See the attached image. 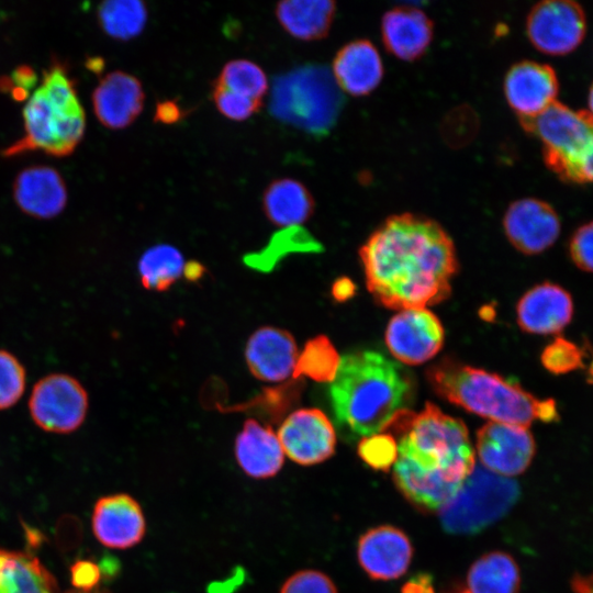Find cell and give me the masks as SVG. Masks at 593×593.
<instances>
[{
    "label": "cell",
    "instance_id": "6da1fadb",
    "mask_svg": "<svg viewBox=\"0 0 593 593\" xmlns=\"http://www.w3.org/2000/svg\"><path fill=\"white\" fill-rule=\"evenodd\" d=\"M368 291L389 309H425L450 294L455 246L435 221L411 213L384 221L361 246Z\"/></svg>",
    "mask_w": 593,
    "mask_h": 593
},
{
    "label": "cell",
    "instance_id": "7a4b0ae2",
    "mask_svg": "<svg viewBox=\"0 0 593 593\" xmlns=\"http://www.w3.org/2000/svg\"><path fill=\"white\" fill-rule=\"evenodd\" d=\"M407 422L398 445L394 484L417 510L440 512L475 467L468 429L432 403Z\"/></svg>",
    "mask_w": 593,
    "mask_h": 593
},
{
    "label": "cell",
    "instance_id": "3957f363",
    "mask_svg": "<svg viewBox=\"0 0 593 593\" xmlns=\"http://www.w3.org/2000/svg\"><path fill=\"white\" fill-rule=\"evenodd\" d=\"M328 396L340 435L355 441L394 424L412 401L413 384L399 363L363 350L340 359Z\"/></svg>",
    "mask_w": 593,
    "mask_h": 593
},
{
    "label": "cell",
    "instance_id": "277c9868",
    "mask_svg": "<svg viewBox=\"0 0 593 593\" xmlns=\"http://www.w3.org/2000/svg\"><path fill=\"white\" fill-rule=\"evenodd\" d=\"M434 391L447 401L491 422L527 428L535 419L556 422L555 400H539L508 379L445 359L427 371Z\"/></svg>",
    "mask_w": 593,
    "mask_h": 593
},
{
    "label": "cell",
    "instance_id": "5b68a950",
    "mask_svg": "<svg viewBox=\"0 0 593 593\" xmlns=\"http://www.w3.org/2000/svg\"><path fill=\"white\" fill-rule=\"evenodd\" d=\"M23 134L3 149L7 157L30 150L63 157L83 137L86 116L66 69L54 63L44 70L40 85L23 108Z\"/></svg>",
    "mask_w": 593,
    "mask_h": 593
},
{
    "label": "cell",
    "instance_id": "8992f818",
    "mask_svg": "<svg viewBox=\"0 0 593 593\" xmlns=\"http://www.w3.org/2000/svg\"><path fill=\"white\" fill-rule=\"evenodd\" d=\"M519 122L541 142L548 169L566 182L593 183V115L589 111L555 101Z\"/></svg>",
    "mask_w": 593,
    "mask_h": 593
},
{
    "label": "cell",
    "instance_id": "52a82bcc",
    "mask_svg": "<svg viewBox=\"0 0 593 593\" xmlns=\"http://www.w3.org/2000/svg\"><path fill=\"white\" fill-rule=\"evenodd\" d=\"M343 104L333 74L321 65H304L275 78L269 112L278 121L309 134L325 135Z\"/></svg>",
    "mask_w": 593,
    "mask_h": 593
},
{
    "label": "cell",
    "instance_id": "ba28073f",
    "mask_svg": "<svg viewBox=\"0 0 593 593\" xmlns=\"http://www.w3.org/2000/svg\"><path fill=\"white\" fill-rule=\"evenodd\" d=\"M517 483L475 466L456 496L440 511L450 534L471 535L503 517L518 499Z\"/></svg>",
    "mask_w": 593,
    "mask_h": 593
},
{
    "label": "cell",
    "instance_id": "9c48e42d",
    "mask_svg": "<svg viewBox=\"0 0 593 593\" xmlns=\"http://www.w3.org/2000/svg\"><path fill=\"white\" fill-rule=\"evenodd\" d=\"M89 407L83 385L66 373H51L40 379L29 399L33 422L43 430L69 434L86 419Z\"/></svg>",
    "mask_w": 593,
    "mask_h": 593
},
{
    "label": "cell",
    "instance_id": "30bf717a",
    "mask_svg": "<svg viewBox=\"0 0 593 593\" xmlns=\"http://www.w3.org/2000/svg\"><path fill=\"white\" fill-rule=\"evenodd\" d=\"M529 42L539 52L563 56L573 52L586 33L582 7L571 0H545L533 7L526 21Z\"/></svg>",
    "mask_w": 593,
    "mask_h": 593
},
{
    "label": "cell",
    "instance_id": "8fae6325",
    "mask_svg": "<svg viewBox=\"0 0 593 593\" xmlns=\"http://www.w3.org/2000/svg\"><path fill=\"white\" fill-rule=\"evenodd\" d=\"M277 436L284 455L301 466L321 463L335 452V429L318 409L292 412L282 422Z\"/></svg>",
    "mask_w": 593,
    "mask_h": 593
},
{
    "label": "cell",
    "instance_id": "7c38bea8",
    "mask_svg": "<svg viewBox=\"0 0 593 593\" xmlns=\"http://www.w3.org/2000/svg\"><path fill=\"white\" fill-rule=\"evenodd\" d=\"M530 432L521 426L489 422L477 433V452L489 471L502 477L523 473L535 456Z\"/></svg>",
    "mask_w": 593,
    "mask_h": 593
},
{
    "label": "cell",
    "instance_id": "4fadbf2b",
    "mask_svg": "<svg viewBox=\"0 0 593 593\" xmlns=\"http://www.w3.org/2000/svg\"><path fill=\"white\" fill-rule=\"evenodd\" d=\"M444 336V328L434 313L426 309H407L389 322L385 343L396 359L419 365L439 351Z\"/></svg>",
    "mask_w": 593,
    "mask_h": 593
},
{
    "label": "cell",
    "instance_id": "5bb4252c",
    "mask_svg": "<svg viewBox=\"0 0 593 593\" xmlns=\"http://www.w3.org/2000/svg\"><path fill=\"white\" fill-rule=\"evenodd\" d=\"M503 227L510 243L518 251L537 255L556 243L561 223L549 203L535 198H525L507 208Z\"/></svg>",
    "mask_w": 593,
    "mask_h": 593
},
{
    "label": "cell",
    "instance_id": "9a60e30c",
    "mask_svg": "<svg viewBox=\"0 0 593 593\" xmlns=\"http://www.w3.org/2000/svg\"><path fill=\"white\" fill-rule=\"evenodd\" d=\"M91 525L97 540L112 549L132 548L146 534L142 506L126 493L100 497L93 506Z\"/></svg>",
    "mask_w": 593,
    "mask_h": 593
},
{
    "label": "cell",
    "instance_id": "2e32d148",
    "mask_svg": "<svg viewBox=\"0 0 593 593\" xmlns=\"http://www.w3.org/2000/svg\"><path fill=\"white\" fill-rule=\"evenodd\" d=\"M559 92L555 69L533 60L514 64L504 78V94L519 120L530 119L552 104Z\"/></svg>",
    "mask_w": 593,
    "mask_h": 593
},
{
    "label": "cell",
    "instance_id": "e0dca14e",
    "mask_svg": "<svg viewBox=\"0 0 593 593\" xmlns=\"http://www.w3.org/2000/svg\"><path fill=\"white\" fill-rule=\"evenodd\" d=\"M357 557L371 579L394 580L406 572L413 557V547L404 532L383 525L361 535Z\"/></svg>",
    "mask_w": 593,
    "mask_h": 593
},
{
    "label": "cell",
    "instance_id": "ac0fdd59",
    "mask_svg": "<svg viewBox=\"0 0 593 593\" xmlns=\"http://www.w3.org/2000/svg\"><path fill=\"white\" fill-rule=\"evenodd\" d=\"M516 314L522 331L537 335H555L571 322L573 301L562 287L542 282L519 299Z\"/></svg>",
    "mask_w": 593,
    "mask_h": 593
},
{
    "label": "cell",
    "instance_id": "d6986e66",
    "mask_svg": "<svg viewBox=\"0 0 593 593\" xmlns=\"http://www.w3.org/2000/svg\"><path fill=\"white\" fill-rule=\"evenodd\" d=\"M299 350L293 336L279 327L264 326L255 331L245 348L251 374L266 382H280L293 374Z\"/></svg>",
    "mask_w": 593,
    "mask_h": 593
},
{
    "label": "cell",
    "instance_id": "ffe728a7",
    "mask_svg": "<svg viewBox=\"0 0 593 593\" xmlns=\"http://www.w3.org/2000/svg\"><path fill=\"white\" fill-rule=\"evenodd\" d=\"M145 93L133 75L115 70L107 74L92 92V108L99 122L111 130L133 123L144 107Z\"/></svg>",
    "mask_w": 593,
    "mask_h": 593
},
{
    "label": "cell",
    "instance_id": "44dd1931",
    "mask_svg": "<svg viewBox=\"0 0 593 593\" xmlns=\"http://www.w3.org/2000/svg\"><path fill=\"white\" fill-rule=\"evenodd\" d=\"M13 197L21 211L36 219L58 215L67 203V189L60 174L48 166L23 169L13 183Z\"/></svg>",
    "mask_w": 593,
    "mask_h": 593
},
{
    "label": "cell",
    "instance_id": "7402d4cb",
    "mask_svg": "<svg viewBox=\"0 0 593 593\" xmlns=\"http://www.w3.org/2000/svg\"><path fill=\"white\" fill-rule=\"evenodd\" d=\"M234 452L244 473L258 480L278 474L286 456L277 434L256 419L244 423L235 439Z\"/></svg>",
    "mask_w": 593,
    "mask_h": 593
},
{
    "label": "cell",
    "instance_id": "603a6c76",
    "mask_svg": "<svg viewBox=\"0 0 593 593\" xmlns=\"http://www.w3.org/2000/svg\"><path fill=\"white\" fill-rule=\"evenodd\" d=\"M332 74L340 90L354 97L366 96L383 77L382 59L371 42L353 41L336 54Z\"/></svg>",
    "mask_w": 593,
    "mask_h": 593
},
{
    "label": "cell",
    "instance_id": "cb8c5ba5",
    "mask_svg": "<svg viewBox=\"0 0 593 593\" xmlns=\"http://www.w3.org/2000/svg\"><path fill=\"white\" fill-rule=\"evenodd\" d=\"M384 47L402 60H415L429 46L433 38V22L419 9L399 7L389 10L381 21Z\"/></svg>",
    "mask_w": 593,
    "mask_h": 593
},
{
    "label": "cell",
    "instance_id": "d4e9b609",
    "mask_svg": "<svg viewBox=\"0 0 593 593\" xmlns=\"http://www.w3.org/2000/svg\"><path fill=\"white\" fill-rule=\"evenodd\" d=\"M0 593H58V586L37 557L0 547Z\"/></svg>",
    "mask_w": 593,
    "mask_h": 593
},
{
    "label": "cell",
    "instance_id": "484cf974",
    "mask_svg": "<svg viewBox=\"0 0 593 593\" xmlns=\"http://www.w3.org/2000/svg\"><path fill=\"white\" fill-rule=\"evenodd\" d=\"M267 219L281 227L300 226L314 211V200L300 181L280 178L269 183L262 195Z\"/></svg>",
    "mask_w": 593,
    "mask_h": 593
},
{
    "label": "cell",
    "instance_id": "4316f807",
    "mask_svg": "<svg viewBox=\"0 0 593 593\" xmlns=\"http://www.w3.org/2000/svg\"><path fill=\"white\" fill-rule=\"evenodd\" d=\"M280 25L291 36L302 41L320 40L332 25L335 2L329 0H288L276 7Z\"/></svg>",
    "mask_w": 593,
    "mask_h": 593
},
{
    "label": "cell",
    "instance_id": "83f0119b",
    "mask_svg": "<svg viewBox=\"0 0 593 593\" xmlns=\"http://www.w3.org/2000/svg\"><path fill=\"white\" fill-rule=\"evenodd\" d=\"M467 584L469 593H518L519 569L508 553L489 552L470 567Z\"/></svg>",
    "mask_w": 593,
    "mask_h": 593
},
{
    "label": "cell",
    "instance_id": "f1b7e54d",
    "mask_svg": "<svg viewBox=\"0 0 593 593\" xmlns=\"http://www.w3.org/2000/svg\"><path fill=\"white\" fill-rule=\"evenodd\" d=\"M181 251L169 244H158L146 249L138 261V273L144 288L164 291L184 272Z\"/></svg>",
    "mask_w": 593,
    "mask_h": 593
},
{
    "label": "cell",
    "instance_id": "f546056e",
    "mask_svg": "<svg viewBox=\"0 0 593 593\" xmlns=\"http://www.w3.org/2000/svg\"><path fill=\"white\" fill-rule=\"evenodd\" d=\"M145 3L138 0H110L98 8V21L104 33L115 40L138 36L147 22Z\"/></svg>",
    "mask_w": 593,
    "mask_h": 593
},
{
    "label": "cell",
    "instance_id": "4dcf8cb0",
    "mask_svg": "<svg viewBox=\"0 0 593 593\" xmlns=\"http://www.w3.org/2000/svg\"><path fill=\"white\" fill-rule=\"evenodd\" d=\"M339 362L340 358L329 339L320 335L310 339L299 353L293 377L305 376L320 382H332Z\"/></svg>",
    "mask_w": 593,
    "mask_h": 593
},
{
    "label": "cell",
    "instance_id": "1f68e13d",
    "mask_svg": "<svg viewBox=\"0 0 593 593\" xmlns=\"http://www.w3.org/2000/svg\"><path fill=\"white\" fill-rule=\"evenodd\" d=\"M221 87L246 98L261 100L268 90L265 71L247 59L226 63L214 81Z\"/></svg>",
    "mask_w": 593,
    "mask_h": 593
},
{
    "label": "cell",
    "instance_id": "d6a6232c",
    "mask_svg": "<svg viewBox=\"0 0 593 593\" xmlns=\"http://www.w3.org/2000/svg\"><path fill=\"white\" fill-rule=\"evenodd\" d=\"M24 366L10 351L0 349V411L15 405L25 390Z\"/></svg>",
    "mask_w": 593,
    "mask_h": 593
},
{
    "label": "cell",
    "instance_id": "836d02e7",
    "mask_svg": "<svg viewBox=\"0 0 593 593\" xmlns=\"http://www.w3.org/2000/svg\"><path fill=\"white\" fill-rule=\"evenodd\" d=\"M540 360L549 372L564 374L584 367V353L573 342L557 337L545 347Z\"/></svg>",
    "mask_w": 593,
    "mask_h": 593
},
{
    "label": "cell",
    "instance_id": "e575fe53",
    "mask_svg": "<svg viewBox=\"0 0 593 593\" xmlns=\"http://www.w3.org/2000/svg\"><path fill=\"white\" fill-rule=\"evenodd\" d=\"M358 454L369 467L387 471L396 461L398 445L391 435L376 434L360 440Z\"/></svg>",
    "mask_w": 593,
    "mask_h": 593
},
{
    "label": "cell",
    "instance_id": "d590c367",
    "mask_svg": "<svg viewBox=\"0 0 593 593\" xmlns=\"http://www.w3.org/2000/svg\"><path fill=\"white\" fill-rule=\"evenodd\" d=\"M212 98L219 112L232 121H245L261 108V100L243 97L213 83Z\"/></svg>",
    "mask_w": 593,
    "mask_h": 593
},
{
    "label": "cell",
    "instance_id": "8d00e7d4",
    "mask_svg": "<svg viewBox=\"0 0 593 593\" xmlns=\"http://www.w3.org/2000/svg\"><path fill=\"white\" fill-rule=\"evenodd\" d=\"M279 593H338L332 579L317 570H301L290 575Z\"/></svg>",
    "mask_w": 593,
    "mask_h": 593
},
{
    "label": "cell",
    "instance_id": "74e56055",
    "mask_svg": "<svg viewBox=\"0 0 593 593\" xmlns=\"http://www.w3.org/2000/svg\"><path fill=\"white\" fill-rule=\"evenodd\" d=\"M569 254L578 268L593 272V221L581 225L573 233L569 243Z\"/></svg>",
    "mask_w": 593,
    "mask_h": 593
},
{
    "label": "cell",
    "instance_id": "f35d334b",
    "mask_svg": "<svg viewBox=\"0 0 593 593\" xmlns=\"http://www.w3.org/2000/svg\"><path fill=\"white\" fill-rule=\"evenodd\" d=\"M70 579L76 590L90 592L97 588L101 579V570L91 560H77L70 568Z\"/></svg>",
    "mask_w": 593,
    "mask_h": 593
},
{
    "label": "cell",
    "instance_id": "ab89813d",
    "mask_svg": "<svg viewBox=\"0 0 593 593\" xmlns=\"http://www.w3.org/2000/svg\"><path fill=\"white\" fill-rule=\"evenodd\" d=\"M183 113L175 100H164L156 104L154 120L164 124H172L180 121Z\"/></svg>",
    "mask_w": 593,
    "mask_h": 593
},
{
    "label": "cell",
    "instance_id": "60d3db41",
    "mask_svg": "<svg viewBox=\"0 0 593 593\" xmlns=\"http://www.w3.org/2000/svg\"><path fill=\"white\" fill-rule=\"evenodd\" d=\"M589 112L593 115V83L591 85L590 91H589Z\"/></svg>",
    "mask_w": 593,
    "mask_h": 593
},
{
    "label": "cell",
    "instance_id": "b9f144b4",
    "mask_svg": "<svg viewBox=\"0 0 593 593\" xmlns=\"http://www.w3.org/2000/svg\"><path fill=\"white\" fill-rule=\"evenodd\" d=\"M588 378L590 382H593V359L588 369Z\"/></svg>",
    "mask_w": 593,
    "mask_h": 593
},
{
    "label": "cell",
    "instance_id": "7bdbcfd3",
    "mask_svg": "<svg viewBox=\"0 0 593 593\" xmlns=\"http://www.w3.org/2000/svg\"><path fill=\"white\" fill-rule=\"evenodd\" d=\"M460 593H469V591L467 590V591H462V592H460Z\"/></svg>",
    "mask_w": 593,
    "mask_h": 593
}]
</instances>
